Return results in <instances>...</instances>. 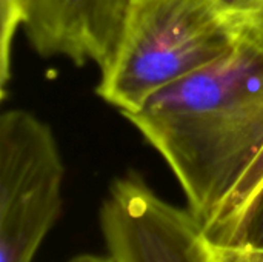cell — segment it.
<instances>
[{"label": "cell", "mask_w": 263, "mask_h": 262, "mask_svg": "<svg viewBox=\"0 0 263 262\" xmlns=\"http://www.w3.org/2000/svg\"><path fill=\"white\" fill-rule=\"evenodd\" d=\"M206 238L214 247L263 253V182L230 222Z\"/></svg>", "instance_id": "obj_5"}, {"label": "cell", "mask_w": 263, "mask_h": 262, "mask_svg": "<svg viewBox=\"0 0 263 262\" xmlns=\"http://www.w3.org/2000/svg\"><path fill=\"white\" fill-rule=\"evenodd\" d=\"M65 164L51 127L12 108L0 117V262H32L63 208Z\"/></svg>", "instance_id": "obj_3"}, {"label": "cell", "mask_w": 263, "mask_h": 262, "mask_svg": "<svg viewBox=\"0 0 263 262\" xmlns=\"http://www.w3.org/2000/svg\"><path fill=\"white\" fill-rule=\"evenodd\" d=\"M125 117L163 158L206 230L263 151V51L239 42Z\"/></svg>", "instance_id": "obj_1"}, {"label": "cell", "mask_w": 263, "mask_h": 262, "mask_svg": "<svg viewBox=\"0 0 263 262\" xmlns=\"http://www.w3.org/2000/svg\"><path fill=\"white\" fill-rule=\"evenodd\" d=\"M236 45L211 0H131L97 96L125 116Z\"/></svg>", "instance_id": "obj_2"}, {"label": "cell", "mask_w": 263, "mask_h": 262, "mask_svg": "<svg viewBox=\"0 0 263 262\" xmlns=\"http://www.w3.org/2000/svg\"><path fill=\"white\" fill-rule=\"evenodd\" d=\"M214 252L219 262H263V253L256 252H245L225 247H214Z\"/></svg>", "instance_id": "obj_8"}, {"label": "cell", "mask_w": 263, "mask_h": 262, "mask_svg": "<svg viewBox=\"0 0 263 262\" xmlns=\"http://www.w3.org/2000/svg\"><path fill=\"white\" fill-rule=\"evenodd\" d=\"M263 182V151L260 158L256 161V164L251 167V170L247 173V176L242 179V182L239 184V187L236 188V191L233 193V196L230 198V201L225 204V207L222 208V212L219 213V216L216 218V221L205 230L206 235L216 232L217 229H220L222 225H225L227 222H230L247 204L248 201L253 198V195L259 190V187Z\"/></svg>", "instance_id": "obj_7"}, {"label": "cell", "mask_w": 263, "mask_h": 262, "mask_svg": "<svg viewBox=\"0 0 263 262\" xmlns=\"http://www.w3.org/2000/svg\"><path fill=\"white\" fill-rule=\"evenodd\" d=\"M234 39L263 51V0H211Z\"/></svg>", "instance_id": "obj_6"}, {"label": "cell", "mask_w": 263, "mask_h": 262, "mask_svg": "<svg viewBox=\"0 0 263 262\" xmlns=\"http://www.w3.org/2000/svg\"><path fill=\"white\" fill-rule=\"evenodd\" d=\"M99 222L116 262H219L193 213L160 198L137 171L111 182Z\"/></svg>", "instance_id": "obj_4"}, {"label": "cell", "mask_w": 263, "mask_h": 262, "mask_svg": "<svg viewBox=\"0 0 263 262\" xmlns=\"http://www.w3.org/2000/svg\"><path fill=\"white\" fill-rule=\"evenodd\" d=\"M68 262H116L109 255L108 256H99V255H91V253H82L74 258H71Z\"/></svg>", "instance_id": "obj_9"}]
</instances>
